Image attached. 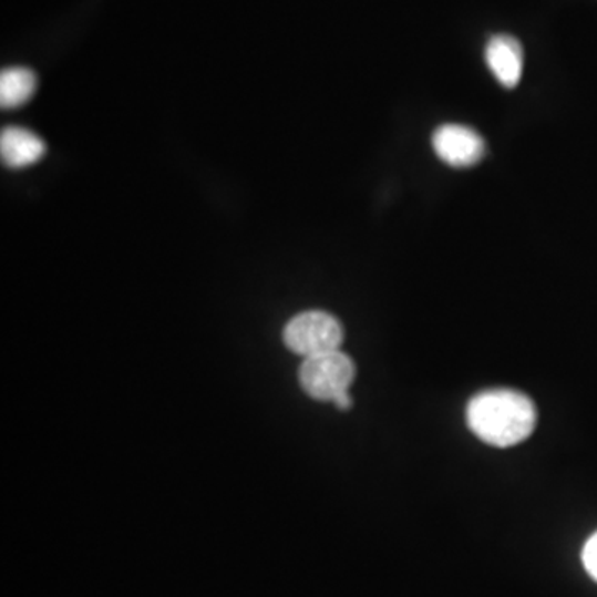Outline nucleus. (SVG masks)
<instances>
[{"label":"nucleus","mask_w":597,"mask_h":597,"mask_svg":"<svg viewBox=\"0 0 597 597\" xmlns=\"http://www.w3.org/2000/svg\"><path fill=\"white\" fill-rule=\"evenodd\" d=\"M536 406L525 393L492 389L473 397L466 406L469 429L498 449L525 442L536 429Z\"/></svg>","instance_id":"nucleus-1"},{"label":"nucleus","mask_w":597,"mask_h":597,"mask_svg":"<svg viewBox=\"0 0 597 597\" xmlns=\"http://www.w3.org/2000/svg\"><path fill=\"white\" fill-rule=\"evenodd\" d=\"M356 379V366L347 353L339 350L303 359L299 382L310 399L332 402L349 392Z\"/></svg>","instance_id":"nucleus-2"},{"label":"nucleus","mask_w":597,"mask_h":597,"mask_svg":"<svg viewBox=\"0 0 597 597\" xmlns=\"http://www.w3.org/2000/svg\"><path fill=\"white\" fill-rule=\"evenodd\" d=\"M286 347L302 357L339 350L343 329L339 320L323 310H307L289 320L282 332Z\"/></svg>","instance_id":"nucleus-3"},{"label":"nucleus","mask_w":597,"mask_h":597,"mask_svg":"<svg viewBox=\"0 0 597 597\" xmlns=\"http://www.w3.org/2000/svg\"><path fill=\"white\" fill-rule=\"evenodd\" d=\"M433 150L439 158L453 168H469L485 156V140L463 125H443L433 133Z\"/></svg>","instance_id":"nucleus-4"},{"label":"nucleus","mask_w":597,"mask_h":597,"mask_svg":"<svg viewBox=\"0 0 597 597\" xmlns=\"http://www.w3.org/2000/svg\"><path fill=\"white\" fill-rule=\"evenodd\" d=\"M486 63L506 89H515L523 73V47L515 37L495 35L486 45Z\"/></svg>","instance_id":"nucleus-5"},{"label":"nucleus","mask_w":597,"mask_h":597,"mask_svg":"<svg viewBox=\"0 0 597 597\" xmlns=\"http://www.w3.org/2000/svg\"><path fill=\"white\" fill-rule=\"evenodd\" d=\"M47 146L40 136L19 126H9L0 135V155L3 165L9 168H27L40 162L45 155Z\"/></svg>","instance_id":"nucleus-6"},{"label":"nucleus","mask_w":597,"mask_h":597,"mask_svg":"<svg viewBox=\"0 0 597 597\" xmlns=\"http://www.w3.org/2000/svg\"><path fill=\"white\" fill-rule=\"evenodd\" d=\"M37 89L35 73L25 66L6 69L0 75V105L2 109H17L25 105Z\"/></svg>","instance_id":"nucleus-7"},{"label":"nucleus","mask_w":597,"mask_h":597,"mask_svg":"<svg viewBox=\"0 0 597 597\" xmlns=\"http://www.w3.org/2000/svg\"><path fill=\"white\" fill-rule=\"evenodd\" d=\"M583 563H585L589 576L597 581V532L588 539L585 549H583Z\"/></svg>","instance_id":"nucleus-8"}]
</instances>
